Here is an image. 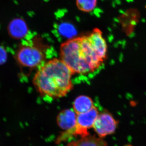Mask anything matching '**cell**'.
<instances>
[{"mask_svg": "<svg viewBox=\"0 0 146 146\" xmlns=\"http://www.w3.org/2000/svg\"><path fill=\"white\" fill-rule=\"evenodd\" d=\"M108 47L101 30L68 40L61 44L60 59L73 74H86L99 68L107 58Z\"/></svg>", "mask_w": 146, "mask_h": 146, "instance_id": "cell-1", "label": "cell"}, {"mask_svg": "<svg viewBox=\"0 0 146 146\" xmlns=\"http://www.w3.org/2000/svg\"><path fill=\"white\" fill-rule=\"evenodd\" d=\"M73 75L60 58H54L40 66L33 83L42 96L58 98L65 96L73 89Z\"/></svg>", "mask_w": 146, "mask_h": 146, "instance_id": "cell-2", "label": "cell"}, {"mask_svg": "<svg viewBox=\"0 0 146 146\" xmlns=\"http://www.w3.org/2000/svg\"><path fill=\"white\" fill-rule=\"evenodd\" d=\"M16 62L21 68L32 69L39 66L44 59L42 50L34 42L32 45L21 44L14 55Z\"/></svg>", "mask_w": 146, "mask_h": 146, "instance_id": "cell-3", "label": "cell"}, {"mask_svg": "<svg viewBox=\"0 0 146 146\" xmlns=\"http://www.w3.org/2000/svg\"><path fill=\"white\" fill-rule=\"evenodd\" d=\"M119 125V122L113 115L108 111L99 114L94 127L99 137L104 138L115 133Z\"/></svg>", "mask_w": 146, "mask_h": 146, "instance_id": "cell-4", "label": "cell"}, {"mask_svg": "<svg viewBox=\"0 0 146 146\" xmlns=\"http://www.w3.org/2000/svg\"><path fill=\"white\" fill-rule=\"evenodd\" d=\"M99 114L98 108L94 106L89 111L77 115L74 136L81 138L89 136L88 130L93 127Z\"/></svg>", "mask_w": 146, "mask_h": 146, "instance_id": "cell-5", "label": "cell"}, {"mask_svg": "<svg viewBox=\"0 0 146 146\" xmlns=\"http://www.w3.org/2000/svg\"><path fill=\"white\" fill-rule=\"evenodd\" d=\"M77 114L74 110L67 109L60 111L57 116L56 122L58 127L66 131L63 133V136L68 134L74 135V131L76 125Z\"/></svg>", "mask_w": 146, "mask_h": 146, "instance_id": "cell-6", "label": "cell"}, {"mask_svg": "<svg viewBox=\"0 0 146 146\" xmlns=\"http://www.w3.org/2000/svg\"><path fill=\"white\" fill-rule=\"evenodd\" d=\"M9 36L13 39H24L29 33V28L25 21L21 18H16L11 21L7 27Z\"/></svg>", "mask_w": 146, "mask_h": 146, "instance_id": "cell-7", "label": "cell"}, {"mask_svg": "<svg viewBox=\"0 0 146 146\" xmlns=\"http://www.w3.org/2000/svg\"><path fill=\"white\" fill-rule=\"evenodd\" d=\"M94 106V102L91 98L83 95L76 98L73 103V110L77 115L87 112Z\"/></svg>", "mask_w": 146, "mask_h": 146, "instance_id": "cell-8", "label": "cell"}, {"mask_svg": "<svg viewBox=\"0 0 146 146\" xmlns=\"http://www.w3.org/2000/svg\"><path fill=\"white\" fill-rule=\"evenodd\" d=\"M66 146H107V143L103 138L88 136L72 141Z\"/></svg>", "mask_w": 146, "mask_h": 146, "instance_id": "cell-9", "label": "cell"}, {"mask_svg": "<svg viewBox=\"0 0 146 146\" xmlns=\"http://www.w3.org/2000/svg\"><path fill=\"white\" fill-rule=\"evenodd\" d=\"M98 0H76V5L82 12H90L96 7Z\"/></svg>", "mask_w": 146, "mask_h": 146, "instance_id": "cell-10", "label": "cell"}, {"mask_svg": "<svg viewBox=\"0 0 146 146\" xmlns=\"http://www.w3.org/2000/svg\"><path fill=\"white\" fill-rule=\"evenodd\" d=\"M59 31L62 35L67 37H72L76 33L74 27L71 24L67 23L60 24L59 26Z\"/></svg>", "mask_w": 146, "mask_h": 146, "instance_id": "cell-11", "label": "cell"}, {"mask_svg": "<svg viewBox=\"0 0 146 146\" xmlns=\"http://www.w3.org/2000/svg\"><path fill=\"white\" fill-rule=\"evenodd\" d=\"M7 58V52L4 48L0 45V65L6 62Z\"/></svg>", "mask_w": 146, "mask_h": 146, "instance_id": "cell-12", "label": "cell"}]
</instances>
